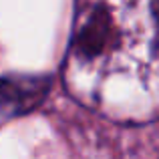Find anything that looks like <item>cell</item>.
Returning a JSON list of instances; mask_svg holds the SVG:
<instances>
[{
  "mask_svg": "<svg viewBox=\"0 0 159 159\" xmlns=\"http://www.w3.org/2000/svg\"><path fill=\"white\" fill-rule=\"evenodd\" d=\"M69 95L121 123L159 117V0H75Z\"/></svg>",
  "mask_w": 159,
  "mask_h": 159,
  "instance_id": "cell-1",
  "label": "cell"
},
{
  "mask_svg": "<svg viewBox=\"0 0 159 159\" xmlns=\"http://www.w3.org/2000/svg\"><path fill=\"white\" fill-rule=\"evenodd\" d=\"M51 79L47 75H2L0 77V117L10 119L34 111L47 99Z\"/></svg>",
  "mask_w": 159,
  "mask_h": 159,
  "instance_id": "cell-2",
  "label": "cell"
}]
</instances>
